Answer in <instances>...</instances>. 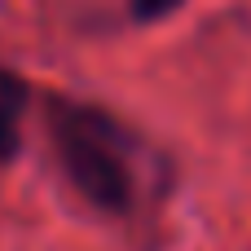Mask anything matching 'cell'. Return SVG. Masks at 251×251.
<instances>
[{
    "label": "cell",
    "mask_w": 251,
    "mask_h": 251,
    "mask_svg": "<svg viewBox=\"0 0 251 251\" xmlns=\"http://www.w3.org/2000/svg\"><path fill=\"white\" fill-rule=\"evenodd\" d=\"M49 141L66 172V181L97 207V212H132L141 194V150L137 137L110 115L88 101L57 97L49 106Z\"/></svg>",
    "instance_id": "1"
},
{
    "label": "cell",
    "mask_w": 251,
    "mask_h": 251,
    "mask_svg": "<svg viewBox=\"0 0 251 251\" xmlns=\"http://www.w3.org/2000/svg\"><path fill=\"white\" fill-rule=\"evenodd\" d=\"M26 101L31 88L18 71L0 66V163H9L22 146V119H26Z\"/></svg>",
    "instance_id": "2"
},
{
    "label": "cell",
    "mask_w": 251,
    "mask_h": 251,
    "mask_svg": "<svg viewBox=\"0 0 251 251\" xmlns=\"http://www.w3.org/2000/svg\"><path fill=\"white\" fill-rule=\"evenodd\" d=\"M185 0H132V18L137 22H159V18H168V13H176Z\"/></svg>",
    "instance_id": "3"
}]
</instances>
